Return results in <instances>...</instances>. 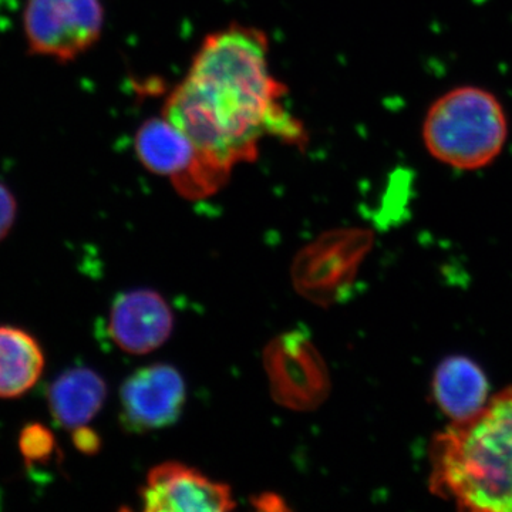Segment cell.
<instances>
[{
    "mask_svg": "<svg viewBox=\"0 0 512 512\" xmlns=\"http://www.w3.org/2000/svg\"><path fill=\"white\" fill-rule=\"evenodd\" d=\"M185 400L187 386L174 366L141 367L121 386V423L131 433L167 429L180 420Z\"/></svg>",
    "mask_w": 512,
    "mask_h": 512,
    "instance_id": "7",
    "label": "cell"
},
{
    "mask_svg": "<svg viewBox=\"0 0 512 512\" xmlns=\"http://www.w3.org/2000/svg\"><path fill=\"white\" fill-rule=\"evenodd\" d=\"M18 217V201L8 185L0 181V241H3L15 225Z\"/></svg>",
    "mask_w": 512,
    "mask_h": 512,
    "instance_id": "15",
    "label": "cell"
},
{
    "mask_svg": "<svg viewBox=\"0 0 512 512\" xmlns=\"http://www.w3.org/2000/svg\"><path fill=\"white\" fill-rule=\"evenodd\" d=\"M429 483L458 510L512 512V387L434 436Z\"/></svg>",
    "mask_w": 512,
    "mask_h": 512,
    "instance_id": "2",
    "label": "cell"
},
{
    "mask_svg": "<svg viewBox=\"0 0 512 512\" xmlns=\"http://www.w3.org/2000/svg\"><path fill=\"white\" fill-rule=\"evenodd\" d=\"M510 137L504 104L484 87H454L430 104L421 124L429 156L456 171H480L503 154Z\"/></svg>",
    "mask_w": 512,
    "mask_h": 512,
    "instance_id": "3",
    "label": "cell"
},
{
    "mask_svg": "<svg viewBox=\"0 0 512 512\" xmlns=\"http://www.w3.org/2000/svg\"><path fill=\"white\" fill-rule=\"evenodd\" d=\"M433 399L451 421L466 420L490 400V383L480 366L464 356H450L433 376Z\"/></svg>",
    "mask_w": 512,
    "mask_h": 512,
    "instance_id": "11",
    "label": "cell"
},
{
    "mask_svg": "<svg viewBox=\"0 0 512 512\" xmlns=\"http://www.w3.org/2000/svg\"><path fill=\"white\" fill-rule=\"evenodd\" d=\"M107 397L106 382L89 367L64 372L49 390L50 412L60 426H86L100 412Z\"/></svg>",
    "mask_w": 512,
    "mask_h": 512,
    "instance_id": "12",
    "label": "cell"
},
{
    "mask_svg": "<svg viewBox=\"0 0 512 512\" xmlns=\"http://www.w3.org/2000/svg\"><path fill=\"white\" fill-rule=\"evenodd\" d=\"M73 443L74 446L77 447V450L82 451V453L87 454V456L96 454L101 447V440L100 437L97 436L96 431L86 426L74 429Z\"/></svg>",
    "mask_w": 512,
    "mask_h": 512,
    "instance_id": "16",
    "label": "cell"
},
{
    "mask_svg": "<svg viewBox=\"0 0 512 512\" xmlns=\"http://www.w3.org/2000/svg\"><path fill=\"white\" fill-rule=\"evenodd\" d=\"M254 504L258 510L264 511H282L286 510L284 501L279 498L278 495L272 493H266L259 495L255 498Z\"/></svg>",
    "mask_w": 512,
    "mask_h": 512,
    "instance_id": "17",
    "label": "cell"
},
{
    "mask_svg": "<svg viewBox=\"0 0 512 512\" xmlns=\"http://www.w3.org/2000/svg\"><path fill=\"white\" fill-rule=\"evenodd\" d=\"M140 497L147 512H225L237 507L228 484L181 461L151 468Z\"/></svg>",
    "mask_w": 512,
    "mask_h": 512,
    "instance_id": "8",
    "label": "cell"
},
{
    "mask_svg": "<svg viewBox=\"0 0 512 512\" xmlns=\"http://www.w3.org/2000/svg\"><path fill=\"white\" fill-rule=\"evenodd\" d=\"M173 329V311L153 289L123 293L111 306V339L130 355H147L160 349L170 339Z\"/></svg>",
    "mask_w": 512,
    "mask_h": 512,
    "instance_id": "9",
    "label": "cell"
},
{
    "mask_svg": "<svg viewBox=\"0 0 512 512\" xmlns=\"http://www.w3.org/2000/svg\"><path fill=\"white\" fill-rule=\"evenodd\" d=\"M138 161L148 171L170 178L174 188L201 171L202 161L191 141L164 116L144 121L134 138Z\"/></svg>",
    "mask_w": 512,
    "mask_h": 512,
    "instance_id": "10",
    "label": "cell"
},
{
    "mask_svg": "<svg viewBox=\"0 0 512 512\" xmlns=\"http://www.w3.org/2000/svg\"><path fill=\"white\" fill-rule=\"evenodd\" d=\"M369 229L336 228L323 232L293 258V288L319 308H332L349 298L360 266L372 251Z\"/></svg>",
    "mask_w": 512,
    "mask_h": 512,
    "instance_id": "4",
    "label": "cell"
},
{
    "mask_svg": "<svg viewBox=\"0 0 512 512\" xmlns=\"http://www.w3.org/2000/svg\"><path fill=\"white\" fill-rule=\"evenodd\" d=\"M262 366L272 400L284 409L313 412L329 399L332 377L328 363L303 330H288L269 340L262 352Z\"/></svg>",
    "mask_w": 512,
    "mask_h": 512,
    "instance_id": "5",
    "label": "cell"
},
{
    "mask_svg": "<svg viewBox=\"0 0 512 512\" xmlns=\"http://www.w3.org/2000/svg\"><path fill=\"white\" fill-rule=\"evenodd\" d=\"M45 369L37 340L25 330L0 328V399H15L32 389Z\"/></svg>",
    "mask_w": 512,
    "mask_h": 512,
    "instance_id": "13",
    "label": "cell"
},
{
    "mask_svg": "<svg viewBox=\"0 0 512 512\" xmlns=\"http://www.w3.org/2000/svg\"><path fill=\"white\" fill-rule=\"evenodd\" d=\"M286 96L288 87L269 63L268 36L232 23L202 40L163 116L228 183L238 165L258 158L265 138L305 147L308 131L286 107Z\"/></svg>",
    "mask_w": 512,
    "mask_h": 512,
    "instance_id": "1",
    "label": "cell"
},
{
    "mask_svg": "<svg viewBox=\"0 0 512 512\" xmlns=\"http://www.w3.org/2000/svg\"><path fill=\"white\" fill-rule=\"evenodd\" d=\"M101 0H26L23 30L32 56L72 63L103 36Z\"/></svg>",
    "mask_w": 512,
    "mask_h": 512,
    "instance_id": "6",
    "label": "cell"
},
{
    "mask_svg": "<svg viewBox=\"0 0 512 512\" xmlns=\"http://www.w3.org/2000/svg\"><path fill=\"white\" fill-rule=\"evenodd\" d=\"M56 448L52 431L40 423L28 424L19 436V450L26 463H45Z\"/></svg>",
    "mask_w": 512,
    "mask_h": 512,
    "instance_id": "14",
    "label": "cell"
}]
</instances>
